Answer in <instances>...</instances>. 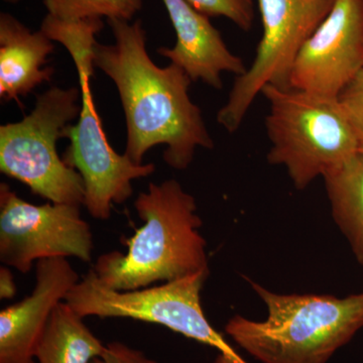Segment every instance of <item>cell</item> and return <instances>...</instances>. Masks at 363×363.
Returning a JSON list of instances; mask_svg holds the SVG:
<instances>
[{
  "label": "cell",
  "instance_id": "14",
  "mask_svg": "<svg viewBox=\"0 0 363 363\" xmlns=\"http://www.w3.org/2000/svg\"><path fill=\"white\" fill-rule=\"evenodd\" d=\"M83 319L65 301L60 303L35 351L38 363H90L101 355L106 345L91 332Z\"/></svg>",
  "mask_w": 363,
  "mask_h": 363
},
{
  "label": "cell",
  "instance_id": "12",
  "mask_svg": "<svg viewBox=\"0 0 363 363\" xmlns=\"http://www.w3.org/2000/svg\"><path fill=\"white\" fill-rule=\"evenodd\" d=\"M176 32L173 48L157 49L161 56L180 67L192 81H202L221 89L222 73L242 75L247 67L222 39L209 18L194 9L187 0H162Z\"/></svg>",
  "mask_w": 363,
  "mask_h": 363
},
{
  "label": "cell",
  "instance_id": "7",
  "mask_svg": "<svg viewBox=\"0 0 363 363\" xmlns=\"http://www.w3.org/2000/svg\"><path fill=\"white\" fill-rule=\"evenodd\" d=\"M209 272H197L152 288L116 291L90 269L65 298L81 317L130 318L162 325L220 352L215 363H247L215 330L203 311L201 292Z\"/></svg>",
  "mask_w": 363,
  "mask_h": 363
},
{
  "label": "cell",
  "instance_id": "1",
  "mask_svg": "<svg viewBox=\"0 0 363 363\" xmlns=\"http://www.w3.org/2000/svg\"><path fill=\"white\" fill-rule=\"evenodd\" d=\"M114 43H96L93 63L116 86L126 121V155L138 164L157 145H166L164 161L183 171L198 147L214 142L202 111L189 95L190 77L175 64L157 66L147 51L140 21L108 20Z\"/></svg>",
  "mask_w": 363,
  "mask_h": 363
},
{
  "label": "cell",
  "instance_id": "4",
  "mask_svg": "<svg viewBox=\"0 0 363 363\" xmlns=\"http://www.w3.org/2000/svg\"><path fill=\"white\" fill-rule=\"evenodd\" d=\"M104 28L101 18L62 21L47 16L40 30L69 52L77 69L81 90V111L77 123L66 128L64 138L70 145L64 162L79 172L84 182L83 205L93 218H111L113 204H123L133 196V182L147 178L156 171L154 164H138L125 154L112 149L90 87L94 75L93 49L96 35Z\"/></svg>",
  "mask_w": 363,
  "mask_h": 363
},
{
  "label": "cell",
  "instance_id": "2",
  "mask_svg": "<svg viewBox=\"0 0 363 363\" xmlns=\"http://www.w3.org/2000/svg\"><path fill=\"white\" fill-rule=\"evenodd\" d=\"M135 208L145 225L126 240L128 252L105 253L93 267L105 286L133 291L209 272L195 198L178 181L150 183Z\"/></svg>",
  "mask_w": 363,
  "mask_h": 363
},
{
  "label": "cell",
  "instance_id": "6",
  "mask_svg": "<svg viewBox=\"0 0 363 363\" xmlns=\"http://www.w3.org/2000/svg\"><path fill=\"white\" fill-rule=\"evenodd\" d=\"M80 111L79 86H54L40 94L28 116L0 126V172L55 204L83 205L82 177L57 150V142Z\"/></svg>",
  "mask_w": 363,
  "mask_h": 363
},
{
  "label": "cell",
  "instance_id": "15",
  "mask_svg": "<svg viewBox=\"0 0 363 363\" xmlns=\"http://www.w3.org/2000/svg\"><path fill=\"white\" fill-rule=\"evenodd\" d=\"M332 217L363 267V155L323 178Z\"/></svg>",
  "mask_w": 363,
  "mask_h": 363
},
{
  "label": "cell",
  "instance_id": "11",
  "mask_svg": "<svg viewBox=\"0 0 363 363\" xmlns=\"http://www.w3.org/2000/svg\"><path fill=\"white\" fill-rule=\"evenodd\" d=\"M79 281L65 257L37 262L33 293L0 312V363H35L52 311Z\"/></svg>",
  "mask_w": 363,
  "mask_h": 363
},
{
  "label": "cell",
  "instance_id": "19",
  "mask_svg": "<svg viewBox=\"0 0 363 363\" xmlns=\"http://www.w3.org/2000/svg\"><path fill=\"white\" fill-rule=\"evenodd\" d=\"M90 363H157L145 354L143 351L130 347L123 342L107 344L101 355Z\"/></svg>",
  "mask_w": 363,
  "mask_h": 363
},
{
  "label": "cell",
  "instance_id": "21",
  "mask_svg": "<svg viewBox=\"0 0 363 363\" xmlns=\"http://www.w3.org/2000/svg\"><path fill=\"white\" fill-rule=\"evenodd\" d=\"M4 1L9 2V4H16V2L21 1V0H4Z\"/></svg>",
  "mask_w": 363,
  "mask_h": 363
},
{
  "label": "cell",
  "instance_id": "10",
  "mask_svg": "<svg viewBox=\"0 0 363 363\" xmlns=\"http://www.w3.org/2000/svg\"><path fill=\"white\" fill-rule=\"evenodd\" d=\"M363 71V0H335L298 52L290 86L338 98Z\"/></svg>",
  "mask_w": 363,
  "mask_h": 363
},
{
  "label": "cell",
  "instance_id": "17",
  "mask_svg": "<svg viewBox=\"0 0 363 363\" xmlns=\"http://www.w3.org/2000/svg\"><path fill=\"white\" fill-rule=\"evenodd\" d=\"M199 13L224 16L245 32L252 28L255 9L252 0H187Z\"/></svg>",
  "mask_w": 363,
  "mask_h": 363
},
{
  "label": "cell",
  "instance_id": "9",
  "mask_svg": "<svg viewBox=\"0 0 363 363\" xmlns=\"http://www.w3.org/2000/svg\"><path fill=\"white\" fill-rule=\"evenodd\" d=\"M93 234L80 206L33 205L0 185V260L28 274L33 262L55 257L92 259Z\"/></svg>",
  "mask_w": 363,
  "mask_h": 363
},
{
  "label": "cell",
  "instance_id": "5",
  "mask_svg": "<svg viewBox=\"0 0 363 363\" xmlns=\"http://www.w3.org/2000/svg\"><path fill=\"white\" fill-rule=\"evenodd\" d=\"M262 94L269 104L267 162L285 168L298 190L359 154L357 135L338 98L291 86L267 85Z\"/></svg>",
  "mask_w": 363,
  "mask_h": 363
},
{
  "label": "cell",
  "instance_id": "8",
  "mask_svg": "<svg viewBox=\"0 0 363 363\" xmlns=\"http://www.w3.org/2000/svg\"><path fill=\"white\" fill-rule=\"evenodd\" d=\"M335 0H259L262 37L255 60L245 73L236 77L217 123L235 133L255 101L267 85L290 86L298 52Z\"/></svg>",
  "mask_w": 363,
  "mask_h": 363
},
{
  "label": "cell",
  "instance_id": "16",
  "mask_svg": "<svg viewBox=\"0 0 363 363\" xmlns=\"http://www.w3.org/2000/svg\"><path fill=\"white\" fill-rule=\"evenodd\" d=\"M48 16L62 21L107 18L130 21L143 0H44Z\"/></svg>",
  "mask_w": 363,
  "mask_h": 363
},
{
  "label": "cell",
  "instance_id": "3",
  "mask_svg": "<svg viewBox=\"0 0 363 363\" xmlns=\"http://www.w3.org/2000/svg\"><path fill=\"white\" fill-rule=\"evenodd\" d=\"M267 319L235 315L225 332L262 363H326L363 328V291L347 297L278 294L247 279Z\"/></svg>",
  "mask_w": 363,
  "mask_h": 363
},
{
  "label": "cell",
  "instance_id": "20",
  "mask_svg": "<svg viewBox=\"0 0 363 363\" xmlns=\"http://www.w3.org/2000/svg\"><path fill=\"white\" fill-rule=\"evenodd\" d=\"M16 283H14L11 269L6 267H2L0 269V298L9 300L16 296Z\"/></svg>",
  "mask_w": 363,
  "mask_h": 363
},
{
  "label": "cell",
  "instance_id": "13",
  "mask_svg": "<svg viewBox=\"0 0 363 363\" xmlns=\"http://www.w3.org/2000/svg\"><path fill=\"white\" fill-rule=\"evenodd\" d=\"M54 50L42 30L33 32L11 14H0V98L18 101L51 81L54 68L44 66Z\"/></svg>",
  "mask_w": 363,
  "mask_h": 363
},
{
  "label": "cell",
  "instance_id": "18",
  "mask_svg": "<svg viewBox=\"0 0 363 363\" xmlns=\"http://www.w3.org/2000/svg\"><path fill=\"white\" fill-rule=\"evenodd\" d=\"M357 135L359 152L363 155V71L338 97Z\"/></svg>",
  "mask_w": 363,
  "mask_h": 363
}]
</instances>
